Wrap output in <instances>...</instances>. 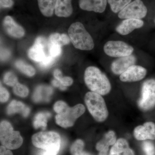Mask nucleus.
<instances>
[{
  "instance_id": "4468645a",
  "label": "nucleus",
  "mask_w": 155,
  "mask_h": 155,
  "mask_svg": "<svg viewBox=\"0 0 155 155\" xmlns=\"http://www.w3.org/2000/svg\"><path fill=\"white\" fill-rule=\"evenodd\" d=\"M79 6L83 11L103 13L107 5V0H79Z\"/></svg>"
},
{
  "instance_id": "b1692460",
  "label": "nucleus",
  "mask_w": 155,
  "mask_h": 155,
  "mask_svg": "<svg viewBox=\"0 0 155 155\" xmlns=\"http://www.w3.org/2000/svg\"><path fill=\"white\" fill-rule=\"evenodd\" d=\"M129 148V144L126 140L120 138L116 140L115 144L111 148L110 153H112L120 154L123 153Z\"/></svg>"
},
{
  "instance_id": "9d476101",
  "label": "nucleus",
  "mask_w": 155,
  "mask_h": 155,
  "mask_svg": "<svg viewBox=\"0 0 155 155\" xmlns=\"http://www.w3.org/2000/svg\"><path fill=\"white\" fill-rule=\"evenodd\" d=\"M49 40L43 37H38L32 47L28 50V57L33 61L40 63L47 57L51 56L49 51Z\"/></svg>"
},
{
  "instance_id": "423d86ee",
  "label": "nucleus",
  "mask_w": 155,
  "mask_h": 155,
  "mask_svg": "<svg viewBox=\"0 0 155 155\" xmlns=\"http://www.w3.org/2000/svg\"><path fill=\"white\" fill-rule=\"evenodd\" d=\"M0 140L3 146L10 150L19 148L23 142L19 132L14 130L11 124L6 121L0 125Z\"/></svg>"
},
{
  "instance_id": "412c9836",
  "label": "nucleus",
  "mask_w": 155,
  "mask_h": 155,
  "mask_svg": "<svg viewBox=\"0 0 155 155\" xmlns=\"http://www.w3.org/2000/svg\"><path fill=\"white\" fill-rule=\"evenodd\" d=\"M52 92V89L50 87L39 86L35 92L33 96V99L35 102L47 101L49 99L50 95Z\"/></svg>"
},
{
  "instance_id": "79ce46f5",
  "label": "nucleus",
  "mask_w": 155,
  "mask_h": 155,
  "mask_svg": "<svg viewBox=\"0 0 155 155\" xmlns=\"http://www.w3.org/2000/svg\"><path fill=\"white\" fill-rule=\"evenodd\" d=\"M81 155H91L89 153H88L85 152L84 151L83 153Z\"/></svg>"
},
{
  "instance_id": "f03ea898",
  "label": "nucleus",
  "mask_w": 155,
  "mask_h": 155,
  "mask_svg": "<svg viewBox=\"0 0 155 155\" xmlns=\"http://www.w3.org/2000/svg\"><path fill=\"white\" fill-rule=\"evenodd\" d=\"M54 110L57 113L56 122L63 127H71L78 118L83 115L85 110L84 106L78 104L72 107H69L63 101H59L55 104Z\"/></svg>"
},
{
  "instance_id": "aec40b11",
  "label": "nucleus",
  "mask_w": 155,
  "mask_h": 155,
  "mask_svg": "<svg viewBox=\"0 0 155 155\" xmlns=\"http://www.w3.org/2000/svg\"><path fill=\"white\" fill-rule=\"evenodd\" d=\"M116 141V137L115 132L113 130H110L105 134L104 138L97 143L96 149L100 151L101 150L109 146L114 145Z\"/></svg>"
},
{
  "instance_id": "a19ab883",
  "label": "nucleus",
  "mask_w": 155,
  "mask_h": 155,
  "mask_svg": "<svg viewBox=\"0 0 155 155\" xmlns=\"http://www.w3.org/2000/svg\"><path fill=\"white\" fill-rule=\"evenodd\" d=\"M108 150H109V147L103 149L100 151L98 155H108Z\"/></svg>"
},
{
  "instance_id": "6ab92c4d",
  "label": "nucleus",
  "mask_w": 155,
  "mask_h": 155,
  "mask_svg": "<svg viewBox=\"0 0 155 155\" xmlns=\"http://www.w3.org/2000/svg\"><path fill=\"white\" fill-rule=\"evenodd\" d=\"M39 8L42 14L46 17H51L55 11L57 0H37Z\"/></svg>"
},
{
  "instance_id": "72a5a7b5",
  "label": "nucleus",
  "mask_w": 155,
  "mask_h": 155,
  "mask_svg": "<svg viewBox=\"0 0 155 155\" xmlns=\"http://www.w3.org/2000/svg\"><path fill=\"white\" fill-rule=\"evenodd\" d=\"M59 81L65 87L70 86L73 83V79L69 77H62Z\"/></svg>"
},
{
  "instance_id": "1a4fd4ad",
  "label": "nucleus",
  "mask_w": 155,
  "mask_h": 155,
  "mask_svg": "<svg viewBox=\"0 0 155 155\" xmlns=\"http://www.w3.org/2000/svg\"><path fill=\"white\" fill-rule=\"evenodd\" d=\"M106 54L112 58H121L130 55L134 51L133 47L121 41H110L104 47Z\"/></svg>"
},
{
  "instance_id": "6e6552de",
  "label": "nucleus",
  "mask_w": 155,
  "mask_h": 155,
  "mask_svg": "<svg viewBox=\"0 0 155 155\" xmlns=\"http://www.w3.org/2000/svg\"><path fill=\"white\" fill-rule=\"evenodd\" d=\"M138 105L143 110H148L155 105V79L145 81L141 88V97L138 101Z\"/></svg>"
},
{
  "instance_id": "2eb2a0df",
  "label": "nucleus",
  "mask_w": 155,
  "mask_h": 155,
  "mask_svg": "<svg viewBox=\"0 0 155 155\" xmlns=\"http://www.w3.org/2000/svg\"><path fill=\"white\" fill-rule=\"evenodd\" d=\"M144 23L141 19H125L116 27V31L121 35H127L135 29L141 28Z\"/></svg>"
},
{
  "instance_id": "ea45409f",
  "label": "nucleus",
  "mask_w": 155,
  "mask_h": 155,
  "mask_svg": "<svg viewBox=\"0 0 155 155\" xmlns=\"http://www.w3.org/2000/svg\"><path fill=\"white\" fill-rule=\"evenodd\" d=\"M122 155H134V153L133 150L128 148L123 153Z\"/></svg>"
},
{
  "instance_id": "7ed1b4c3",
  "label": "nucleus",
  "mask_w": 155,
  "mask_h": 155,
  "mask_svg": "<svg viewBox=\"0 0 155 155\" xmlns=\"http://www.w3.org/2000/svg\"><path fill=\"white\" fill-rule=\"evenodd\" d=\"M32 142L36 147L44 150L39 155H57L61 148V138L56 132H41L33 135Z\"/></svg>"
},
{
  "instance_id": "f8f14e48",
  "label": "nucleus",
  "mask_w": 155,
  "mask_h": 155,
  "mask_svg": "<svg viewBox=\"0 0 155 155\" xmlns=\"http://www.w3.org/2000/svg\"><path fill=\"white\" fill-rule=\"evenodd\" d=\"M136 58L131 54L117 58L113 61L111 66L112 72L115 75H121L136 62Z\"/></svg>"
},
{
  "instance_id": "a211bd4d",
  "label": "nucleus",
  "mask_w": 155,
  "mask_h": 155,
  "mask_svg": "<svg viewBox=\"0 0 155 155\" xmlns=\"http://www.w3.org/2000/svg\"><path fill=\"white\" fill-rule=\"evenodd\" d=\"M30 111V109L23 103L15 100L12 101L7 108V113L8 115L20 113L25 117L29 115Z\"/></svg>"
},
{
  "instance_id": "2f4dec72",
  "label": "nucleus",
  "mask_w": 155,
  "mask_h": 155,
  "mask_svg": "<svg viewBox=\"0 0 155 155\" xmlns=\"http://www.w3.org/2000/svg\"><path fill=\"white\" fill-rule=\"evenodd\" d=\"M49 41L50 42L58 44L61 46L64 45L62 41V34L57 33L52 34L50 35Z\"/></svg>"
},
{
  "instance_id": "20e7f679",
  "label": "nucleus",
  "mask_w": 155,
  "mask_h": 155,
  "mask_svg": "<svg viewBox=\"0 0 155 155\" xmlns=\"http://www.w3.org/2000/svg\"><path fill=\"white\" fill-rule=\"evenodd\" d=\"M68 34L72 44L78 49L91 51L94 48L92 38L81 22L72 23L69 27Z\"/></svg>"
},
{
  "instance_id": "ddd939ff",
  "label": "nucleus",
  "mask_w": 155,
  "mask_h": 155,
  "mask_svg": "<svg viewBox=\"0 0 155 155\" xmlns=\"http://www.w3.org/2000/svg\"><path fill=\"white\" fill-rule=\"evenodd\" d=\"M134 134L137 140H155V124L152 122H145L143 125L135 127Z\"/></svg>"
},
{
  "instance_id": "39448f33",
  "label": "nucleus",
  "mask_w": 155,
  "mask_h": 155,
  "mask_svg": "<svg viewBox=\"0 0 155 155\" xmlns=\"http://www.w3.org/2000/svg\"><path fill=\"white\" fill-rule=\"evenodd\" d=\"M84 101L90 113L98 122L106 120L108 116V111L104 100L101 95L93 92L86 94Z\"/></svg>"
},
{
  "instance_id": "c03bdc74",
  "label": "nucleus",
  "mask_w": 155,
  "mask_h": 155,
  "mask_svg": "<svg viewBox=\"0 0 155 155\" xmlns=\"http://www.w3.org/2000/svg\"><path fill=\"white\" fill-rule=\"evenodd\" d=\"M154 22H155V19H154Z\"/></svg>"
},
{
  "instance_id": "f704fd0d",
  "label": "nucleus",
  "mask_w": 155,
  "mask_h": 155,
  "mask_svg": "<svg viewBox=\"0 0 155 155\" xmlns=\"http://www.w3.org/2000/svg\"><path fill=\"white\" fill-rule=\"evenodd\" d=\"M14 5L13 0H0L1 8H10Z\"/></svg>"
},
{
  "instance_id": "7c9ffc66",
  "label": "nucleus",
  "mask_w": 155,
  "mask_h": 155,
  "mask_svg": "<svg viewBox=\"0 0 155 155\" xmlns=\"http://www.w3.org/2000/svg\"><path fill=\"white\" fill-rule=\"evenodd\" d=\"M56 59L57 58H54L52 56H48L43 61L39 63L40 67L44 69L49 68L55 63Z\"/></svg>"
},
{
  "instance_id": "c756f323",
  "label": "nucleus",
  "mask_w": 155,
  "mask_h": 155,
  "mask_svg": "<svg viewBox=\"0 0 155 155\" xmlns=\"http://www.w3.org/2000/svg\"><path fill=\"white\" fill-rule=\"evenodd\" d=\"M142 149L145 155H155V146L151 142H143L142 143Z\"/></svg>"
},
{
  "instance_id": "4c0bfd02",
  "label": "nucleus",
  "mask_w": 155,
  "mask_h": 155,
  "mask_svg": "<svg viewBox=\"0 0 155 155\" xmlns=\"http://www.w3.org/2000/svg\"><path fill=\"white\" fill-rule=\"evenodd\" d=\"M52 83L53 85L54 86L59 87L62 90H65L67 89L66 87L63 85L59 81L57 80V79L53 80L52 81Z\"/></svg>"
},
{
  "instance_id": "c9c22d12",
  "label": "nucleus",
  "mask_w": 155,
  "mask_h": 155,
  "mask_svg": "<svg viewBox=\"0 0 155 155\" xmlns=\"http://www.w3.org/2000/svg\"><path fill=\"white\" fill-rule=\"evenodd\" d=\"M11 53L8 50L2 49L1 52V58L2 61H5L10 57Z\"/></svg>"
},
{
  "instance_id": "c85d7f7f",
  "label": "nucleus",
  "mask_w": 155,
  "mask_h": 155,
  "mask_svg": "<svg viewBox=\"0 0 155 155\" xmlns=\"http://www.w3.org/2000/svg\"><path fill=\"white\" fill-rule=\"evenodd\" d=\"M4 82L10 86L14 87L18 83V80L16 75L12 72H8L4 78Z\"/></svg>"
},
{
  "instance_id": "e433bc0d",
  "label": "nucleus",
  "mask_w": 155,
  "mask_h": 155,
  "mask_svg": "<svg viewBox=\"0 0 155 155\" xmlns=\"http://www.w3.org/2000/svg\"><path fill=\"white\" fill-rule=\"evenodd\" d=\"M6 147L4 146L0 147V155H13V153L10 150H6Z\"/></svg>"
},
{
  "instance_id": "f3484780",
  "label": "nucleus",
  "mask_w": 155,
  "mask_h": 155,
  "mask_svg": "<svg viewBox=\"0 0 155 155\" xmlns=\"http://www.w3.org/2000/svg\"><path fill=\"white\" fill-rule=\"evenodd\" d=\"M73 12L72 0H57L54 13L60 17H70Z\"/></svg>"
},
{
  "instance_id": "58836bf2",
  "label": "nucleus",
  "mask_w": 155,
  "mask_h": 155,
  "mask_svg": "<svg viewBox=\"0 0 155 155\" xmlns=\"http://www.w3.org/2000/svg\"><path fill=\"white\" fill-rule=\"evenodd\" d=\"M54 75L56 79L58 81L60 80L63 77H62V72H61V70H59V69H56V70H54Z\"/></svg>"
},
{
  "instance_id": "37998d69",
  "label": "nucleus",
  "mask_w": 155,
  "mask_h": 155,
  "mask_svg": "<svg viewBox=\"0 0 155 155\" xmlns=\"http://www.w3.org/2000/svg\"><path fill=\"white\" fill-rule=\"evenodd\" d=\"M109 155H120V154H116V153H110Z\"/></svg>"
},
{
  "instance_id": "f257e3e1",
  "label": "nucleus",
  "mask_w": 155,
  "mask_h": 155,
  "mask_svg": "<svg viewBox=\"0 0 155 155\" xmlns=\"http://www.w3.org/2000/svg\"><path fill=\"white\" fill-rule=\"evenodd\" d=\"M84 81L88 88L93 92L105 95L110 91V81L96 67L91 66L87 68L84 72Z\"/></svg>"
},
{
  "instance_id": "393cba45",
  "label": "nucleus",
  "mask_w": 155,
  "mask_h": 155,
  "mask_svg": "<svg viewBox=\"0 0 155 155\" xmlns=\"http://www.w3.org/2000/svg\"><path fill=\"white\" fill-rule=\"evenodd\" d=\"M16 67L21 72L28 76H32L35 74V70L32 66L22 61H18L15 64Z\"/></svg>"
},
{
  "instance_id": "cd10ccee",
  "label": "nucleus",
  "mask_w": 155,
  "mask_h": 155,
  "mask_svg": "<svg viewBox=\"0 0 155 155\" xmlns=\"http://www.w3.org/2000/svg\"><path fill=\"white\" fill-rule=\"evenodd\" d=\"M61 46L58 44L50 42L49 46V51L50 55L55 58H58L61 55L62 50Z\"/></svg>"
},
{
  "instance_id": "bb28decb",
  "label": "nucleus",
  "mask_w": 155,
  "mask_h": 155,
  "mask_svg": "<svg viewBox=\"0 0 155 155\" xmlns=\"http://www.w3.org/2000/svg\"><path fill=\"white\" fill-rule=\"evenodd\" d=\"M13 91L15 94L23 97L27 96L28 94V88L25 85L19 83L13 87Z\"/></svg>"
},
{
  "instance_id": "5701e85b",
  "label": "nucleus",
  "mask_w": 155,
  "mask_h": 155,
  "mask_svg": "<svg viewBox=\"0 0 155 155\" xmlns=\"http://www.w3.org/2000/svg\"><path fill=\"white\" fill-rule=\"evenodd\" d=\"M51 116V114L48 113H40L37 114L35 118L33 125L35 128L41 127L45 129L47 124L48 119Z\"/></svg>"
},
{
  "instance_id": "473e14b6",
  "label": "nucleus",
  "mask_w": 155,
  "mask_h": 155,
  "mask_svg": "<svg viewBox=\"0 0 155 155\" xmlns=\"http://www.w3.org/2000/svg\"><path fill=\"white\" fill-rule=\"evenodd\" d=\"M0 100L2 102H5L8 100L9 98V93L6 88L3 87L1 85L0 89Z\"/></svg>"
},
{
  "instance_id": "4be33fe9",
  "label": "nucleus",
  "mask_w": 155,
  "mask_h": 155,
  "mask_svg": "<svg viewBox=\"0 0 155 155\" xmlns=\"http://www.w3.org/2000/svg\"><path fill=\"white\" fill-rule=\"evenodd\" d=\"M133 0H107L111 11L115 14H118Z\"/></svg>"
},
{
  "instance_id": "dca6fc26",
  "label": "nucleus",
  "mask_w": 155,
  "mask_h": 155,
  "mask_svg": "<svg viewBox=\"0 0 155 155\" xmlns=\"http://www.w3.org/2000/svg\"><path fill=\"white\" fill-rule=\"evenodd\" d=\"M3 23L6 31L11 36L17 38H20L24 36L25 34L24 29L16 23L11 16H6Z\"/></svg>"
},
{
  "instance_id": "9b49d317",
  "label": "nucleus",
  "mask_w": 155,
  "mask_h": 155,
  "mask_svg": "<svg viewBox=\"0 0 155 155\" xmlns=\"http://www.w3.org/2000/svg\"><path fill=\"white\" fill-rule=\"evenodd\" d=\"M147 74V69L144 67L134 65L120 75L119 78L122 82H135L142 80Z\"/></svg>"
},
{
  "instance_id": "0eeeda50",
  "label": "nucleus",
  "mask_w": 155,
  "mask_h": 155,
  "mask_svg": "<svg viewBox=\"0 0 155 155\" xmlns=\"http://www.w3.org/2000/svg\"><path fill=\"white\" fill-rule=\"evenodd\" d=\"M147 6L142 0H133L118 14L120 19H141L147 14Z\"/></svg>"
},
{
  "instance_id": "a878e982",
  "label": "nucleus",
  "mask_w": 155,
  "mask_h": 155,
  "mask_svg": "<svg viewBox=\"0 0 155 155\" xmlns=\"http://www.w3.org/2000/svg\"><path fill=\"white\" fill-rule=\"evenodd\" d=\"M84 143L81 140H75L71 146L70 152L72 155H81L83 153Z\"/></svg>"
}]
</instances>
